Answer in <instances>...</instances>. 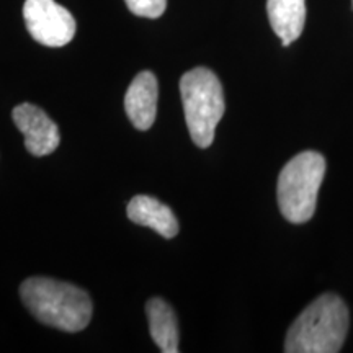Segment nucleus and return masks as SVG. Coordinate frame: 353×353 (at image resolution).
Segmentation results:
<instances>
[{
  "mask_svg": "<svg viewBox=\"0 0 353 353\" xmlns=\"http://www.w3.org/2000/svg\"><path fill=\"white\" fill-rule=\"evenodd\" d=\"M21 301L39 322L64 332H81L90 324L92 306L87 291L46 276H32L20 286Z\"/></svg>",
  "mask_w": 353,
  "mask_h": 353,
  "instance_id": "obj_1",
  "label": "nucleus"
},
{
  "mask_svg": "<svg viewBox=\"0 0 353 353\" xmlns=\"http://www.w3.org/2000/svg\"><path fill=\"white\" fill-rule=\"evenodd\" d=\"M350 316L343 299L325 293L293 322L285 341L286 353H337L348 334Z\"/></svg>",
  "mask_w": 353,
  "mask_h": 353,
  "instance_id": "obj_2",
  "label": "nucleus"
},
{
  "mask_svg": "<svg viewBox=\"0 0 353 353\" xmlns=\"http://www.w3.org/2000/svg\"><path fill=\"white\" fill-rule=\"evenodd\" d=\"M185 120L193 143L206 149L213 144L214 131L223 118L224 92L213 70L195 68L180 79Z\"/></svg>",
  "mask_w": 353,
  "mask_h": 353,
  "instance_id": "obj_3",
  "label": "nucleus"
},
{
  "mask_svg": "<svg viewBox=\"0 0 353 353\" xmlns=\"http://www.w3.org/2000/svg\"><path fill=\"white\" fill-rule=\"evenodd\" d=\"M325 175V159L316 151L294 156L278 176V206L286 221L303 224L314 216L317 193Z\"/></svg>",
  "mask_w": 353,
  "mask_h": 353,
  "instance_id": "obj_4",
  "label": "nucleus"
},
{
  "mask_svg": "<svg viewBox=\"0 0 353 353\" xmlns=\"http://www.w3.org/2000/svg\"><path fill=\"white\" fill-rule=\"evenodd\" d=\"M23 19L28 33L43 46H65L76 37L72 13L54 0H26Z\"/></svg>",
  "mask_w": 353,
  "mask_h": 353,
  "instance_id": "obj_5",
  "label": "nucleus"
},
{
  "mask_svg": "<svg viewBox=\"0 0 353 353\" xmlns=\"http://www.w3.org/2000/svg\"><path fill=\"white\" fill-rule=\"evenodd\" d=\"M13 123L23 132L25 148L30 154L41 157L52 154L61 144L57 125L48 117L46 112L33 103H21L13 108Z\"/></svg>",
  "mask_w": 353,
  "mask_h": 353,
  "instance_id": "obj_6",
  "label": "nucleus"
},
{
  "mask_svg": "<svg viewBox=\"0 0 353 353\" xmlns=\"http://www.w3.org/2000/svg\"><path fill=\"white\" fill-rule=\"evenodd\" d=\"M159 85L151 70H143L132 79L125 95V110L134 128L149 130L156 121Z\"/></svg>",
  "mask_w": 353,
  "mask_h": 353,
  "instance_id": "obj_7",
  "label": "nucleus"
},
{
  "mask_svg": "<svg viewBox=\"0 0 353 353\" xmlns=\"http://www.w3.org/2000/svg\"><path fill=\"white\" fill-rule=\"evenodd\" d=\"M128 218L139 226L151 228L165 239L179 234V221L169 206L154 196L138 195L128 203Z\"/></svg>",
  "mask_w": 353,
  "mask_h": 353,
  "instance_id": "obj_8",
  "label": "nucleus"
},
{
  "mask_svg": "<svg viewBox=\"0 0 353 353\" xmlns=\"http://www.w3.org/2000/svg\"><path fill=\"white\" fill-rule=\"evenodd\" d=\"M267 13L283 46H290L301 37L306 23V0H267Z\"/></svg>",
  "mask_w": 353,
  "mask_h": 353,
  "instance_id": "obj_9",
  "label": "nucleus"
},
{
  "mask_svg": "<svg viewBox=\"0 0 353 353\" xmlns=\"http://www.w3.org/2000/svg\"><path fill=\"white\" fill-rule=\"evenodd\" d=\"M145 314L151 337L159 350L164 353L179 352V324L170 304L162 298H151L145 304Z\"/></svg>",
  "mask_w": 353,
  "mask_h": 353,
  "instance_id": "obj_10",
  "label": "nucleus"
},
{
  "mask_svg": "<svg viewBox=\"0 0 353 353\" xmlns=\"http://www.w3.org/2000/svg\"><path fill=\"white\" fill-rule=\"evenodd\" d=\"M130 10L144 19H159L167 8V0H125Z\"/></svg>",
  "mask_w": 353,
  "mask_h": 353,
  "instance_id": "obj_11",
  "label": "nucleus"
}]
</instances>
